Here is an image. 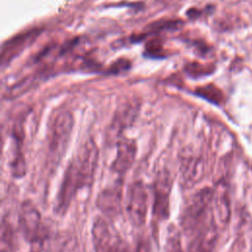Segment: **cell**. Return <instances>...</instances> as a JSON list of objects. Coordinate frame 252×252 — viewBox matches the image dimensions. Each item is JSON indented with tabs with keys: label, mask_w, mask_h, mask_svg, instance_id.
I'll return each mask as SVG.
<instances>
[{
	"label": "cell",
	"mask_w": 252,
	"mask_h": 252,
	"mask_svg": "<svg viewBox=\"0 0 252 252\" xmlns=\"http://www.w3.org/2000/svg\"><path fill=\"white\" fill-rule=\"evenodd\" d=\"M98 162V149L96 144L88 140L81 145L69 162L56 197V212L65 214L77 192L91 186Z\"/></svg>",
	"instance_id": "6da1fadb"
},
{
	"label": "cell",
	"mask_w": 252,
	"mask_h": 252,
	"mask_svg": "<svg viewBox=\"0 0 252 252\" xmlns=\"http://www.w3.org/2000/svg\"><path fill=\"white\" fill-rule=\"evenodd\" d=\"M74 119L67 109L57 110L51 117L47 132V164L56 168L68 148Z\"/></svg>",
	"instance_id": "7a4b0ae2"
},
{
	"label": "cell",
	"mask_w": 252,
	"mask_h": 252,
	"mask_svg": "<svg viewBox=\"0 0 252 252\" xmlns=\"http://www.w3.org/2000/svg\"><path fill=\"white\" fill-rule=\"evenodd\" d=\"M214 198L215 192L211 188H203L192 197L181 218L182 226L186 231H200L210 221L207 217Z\"/></svg>",
	"instance_id": "3957f363"
},
{
	"label": "cell",
	"mask_w": 252,
	"mask_h": 252,
	"mask_svg": "<svg viewBox=\"0 0 252 252\" xmlns=\"http://www.w3.org/2000/svg\"><path fill=\"white\" fill-rule=\"evenodd\" d=\"M19 225L25 239L31 243L32 248L39 250L46 238V230L38 210L30 201L24 202L21 206Z\"/></svg>",
	"instance_id": "277c9868"
},
{
	"label": "cell",
	"mask_w": 252,
	"mask_h": 252,
	"mask_svg": "<svg viewBox=\"0 0 252 252\" xmlns=\"http://www.w3.org/2000/svg\"><path fill=\"white\" fill-rule=\"evenodd\" d=\"M94 252H122L127 244L103 218H96L92 228Z\"/></svg>",
	"instance_id": "5b68a950"
},
{
	"label": "cell",
	"mask_w": 252,
	"mask_h": 252,
	"mask_svg": "<svg viewBox=\"0 0 252 252\" xmlns=\"http://www.w3.org/2000/svg\"><path fill=\"white\" fill-rule=\"evenodd\" d=\"M149 195L142 181L131 183L126 196V212L129 220L135 226H142L147 219Z\"/></svg>",
	"instance_id": "8992f818"
},
{
	"label": "cell",
	"mask_w": 252,
	"mask_h": 252,
	"mask_svg": "<svg viewBox=\"0 0 252 252\" xmlns=\"http://www.w3.org/2000/svg\"><path fill=\"white\" fill-rule=\"evenodd\" d=\"M172 178L168 171L159 172L154 182L153 215L158 220H164L169 216V196Z\"/></svg>",
	"instance_id": "52a82bcc"
},
{
	"label": "cell",
	"mask_w": 252,
	"mask_h": 252,
	"mask_svg": "<svg viewBox=\"0 0 252 252\" xmlns=\"http://www.w3.org/2000/svg\"><path fill=\"white\" fill-rule=\"evenodd\" d=\"M139 112V103L135 100H129L119 105L114 113L111 123L106 132V140L114 142L121 139L124 130L131 126Z\"/></svg>",
	"instance_id": "ba28073f"
},
{
	"label": "cell",
	"mask_w": 252,
	"mask_h": 252,
	"mask_svg": "<svg viewBox=\"0 0 252 252\" xmlns=\"http://www.w3.org/2000/svg\"><path fill=\"white\" fill-rule=\"evenodd\" d=\"M137 146L133 140L121 138L117 144V153L111 164L113 172L122 177L134 163Z\"/></svg>",
	"instance_id": "9c48e42d"
},
{
	"label": "cell",
	"mask_w": 252,
	"mask_h": 252,
	"mask_svg": "<svg viewBox=\"0 0 252 252\" xmlns=\"http://www.w3.org/2000/svg\"><path fill=\"white\" fill-rule=\"evenodd\" d=\"M121 183L102 190L96 201V205L102 214L108 218L118 214L121 205Z\"/></svg>",
	"instance_id": "30bf717a"
},
{
	"label": "cell",
	"mask_w": 252,
	"mask_h": 252,
	"mask_svg": "<svg viewBox=\"0 0 252 252\" xmlns=\"http://www.w3.org/2000/svg\"><path fill=\"white\" fill-rule=\"evenodd\" d=\"M38 30H32L25 33L18 34L17 36L7 40L2 45L1 63L4 65L16 55H18L27 45H29L39 33Z\"/></svg>",
	"instance_id": "8fae6325"
},
{
	"label": "cell",
	"mask_w": 252,
	"mask_h": 252,
	"mask_svg": "<svg viewBox=\"0 0 252 252\" xmlns=\"http://www.w3.org/2000/svg\"><path fill=\"white\" fill-rule=\"evenodd\" d=\"M196 94L203 97L204 99L214 103V104H221L224 100V96L222 92L214 85H206L202 86L195 91Z\"/></svg>",
	"instance_id": "7c38bea8"
},
{
	"label": "cell",
	"mask_w": 252,
	"mask_h": 252,
	"mask_svg": "<svg viewBox=\"0 0 252 252\" xmlns=\"http://www.w3.org/2000/svg\"><path fill=\"white\" fill-rule=\"evenodd\" d=\"M14 233L10 223L3 221L1 228V252L14 251Z\"/></svg>",
	"instance_id": "4fadbf2b"
},
{
	"label": "cell",
	"mask_w": 252,
	"mask_h": 252,
	"mask_svg": "<svg viewBox=\"0 0 252 252\" xmlns=\"http://www.w3.org/2000/svg\"><path fill=\"white\" fill-rule=\"evenodd\" d=\"M183 22L181 20H160L152 23L147 30L151 32H158L161 31H173L182 27Z\"/></svg>",
	"instance_id": "5bb4252c"
},
{
	"label": "cell",
	"mask_w": 252,
	"mask_h": 252,
	"mask_svg": "<svg viewBox=\"0 0 252 252\" xmlns=\"http://www.w3.org/2000/svg\"><path fill=\"white\" fill-rule=\"evenodd\" d=\"M186 73L193 78H199L203 76H207L214 72V67L210 65H203L198 62H192L186 65L185 67Z\"/></svg>",
	"instance_id": "9a60e30c"
},
{
	"label": "cell",
	"mask_w": 252,
	"mask_h": 252,
	"mask_svg": "<svg viewBox=\"0 0 252 252\" xmlns=\"http://www.w3.org/2000/svg\"><path fill=\"white\" fill-rule=\"evenodd\" d=\"M164 252H182L179 235L176 231H170L166 240Z\"/></svg>",
	"instance_id": "2e32d148"
},
{
	"label": "cell",
	"mask_w": 252,
	"mask_h": 252,
	"mask_svg": "<svg viewBox=\"0 0 252 252\" xmlns=\"http://www.w3.org/2000/svg\"><path fill=\"white\" fill-rule=\"evenodd\" d=\"M146 50L149 54L152 55H158L162 50V43L158 39L151 40L146 45Z\"/></svg>",
	"instance_id": "e0dca14e"
},
{
	"label": "cell",
	"mask_w": 252,
	"mask_h": 252,
	"mask_svg": "<svg viewBox=\"0 0 252 252\" xmlns=\"http://www.w3.org/2000/svg\"><path fill=\"white\" fill-rule=\"evenodd\" d=\"M130 62L126 59H119L112 64L109 69L110 73H119L121 71H126L130 68Z\"/></svg>",
	"instance_id": "ac0fdd59"
},
{
	"label": "cell",
	"mask_w": 252,
	"mask_h": 252,
	"mask_svg": "<svg viewBox=\"0 0 252 252\" xmlns=\"http://www.w3.org/2000/svg\"><path fill=\"white\" fill-rule=\"evenodd\" d=\"M127 252H150V244L146 239H141L137 242L135 247H129Z\"/></svg>",
	"instance_id": "d6986e66"
}]
</instances>
